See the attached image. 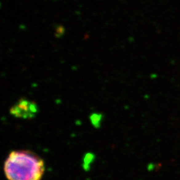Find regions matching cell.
<instances>
[{"mask_svg": "<svg viewBox=\"0 0 180 180\" xmlns=\"http://www.w3.org/2000/svg\"><path fill=\"white\" fill-rule=\"evenodd\" d=\"M102 119L103 115L102 114L94 113L90 115V120L92 125L96 128H99L101 126Z\"/></svg>", "mask_w": 180, "mask_h": 180, "instance_id": "3", "label": "cell"}, {"mask_svg": "<svg viewBox=\"0 0 180 180\" xmlns=\"http://www.w3.org/2000/svg\"><path fill=\"white\" fill-rule=\"evenodd\" d=\"M45 170L43 159L29 150L11 151L3 164L7 180H42Z\"/></svg>", "mask_w": 180, "mask_h": 180, "instance_id": "1", "label": "cell"}, {"mask_svg": "<svg viewBox=\"0 0 180 180\" xmlns=\"http://www.w3.org/2000/svg\"><path fill=\"white\" fill-rule=\"evenodd\" d=\"M37 103L25 98L20 99L10 109V113L18 118L32 119L38 113Z\"/></svg>", "mask_w": 180, "mask_h": 180, "instance_id": "2", "label": "cell"}]
</instances>
